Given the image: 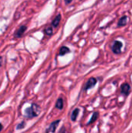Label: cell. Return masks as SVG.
<instances>
[{
    "label": "cell",
    "mask_w": 132,
    "mask_h": 133,
    "mask_svg": "<svg viewBox=\"0 0 132 133\" xmlns=\"http://www.w3.org/2000/svg\"><path fill=\"white\" fill-rule=\"evenodd\" d=\"M79 113V109H78V108H76V109H75V110L73 111V112H72V117H71L72 121L75 122V121L77 119V117H78Z\"/></svg>",
    "instance_id": "cell-9"
},
{
    "label": "cell",
    "mask_w": 132,
    "mask_h": 133,
    "mask_svg": "<svg viewBox=\"0 0 132 133\" xmlns=\"http://www.w3.org/2000/svg\"><path fill=\"white\" fill-rule=\"evenodd\" d=\"M59 122H60V120H56L55 122H52V123L51 124V125L49 126V128L47 129V131H46V132L45 133H48L49 132H54L55 130H56L57 126H58V124H59Z\"/></svg>",
    "instance_id": "cell-5"
},
{
    "label": "cell",
    "mask_w": 132,
    "mask_h": 133,
    "mask_svg": "<svg viewBox=\"0 0 132 133\" xmlns=\"http://www.w3.org/2000/svg\"><path fill=\"white\" fill-rule=\"evenodd\" d=\"M127 22H128V16H123L121 18H120L118 23H117V26L120 27V26H124L127 24Z\"/></svg>",
    "instance_id": "cell-6"
},
{
    "label": "cell",
    "mask_w": 132,
    "mask_h": 133,
    "mask_svg": "<svg viewBox=\"0 0 132 133\" xmlns=\"http://www.w3.org/2000/svg\"><path fill=\"white\" fill-rule=\"evenodd\" d=\"M44 33L46 35H48V36H51L53 33V30H52V27L49 26V27H47L45 30H44Z\"/></svg>",
    "instance_id": "cell-13"
},
{
    "label": "cell",
    "mask_w": 132,
    "mask_h": 133,
    "mask_svg": "<svg viewBox=\"0 0 132 133\" xmlns=\"http://www.w3.org/2000/svg\"><path fill=\"white\" fill-rule=\"evenodd\" d=\"M123 44L121 41H116L114 42L113 45H112V51L114 54H121V48H122Z\"/></svg>",
    "instance_id": "cell-2"
},
{
    "label": "cell",
    "mask_w": 132,
    "mask_h": 133,
    "mask_svg": "<svg viewBox=\"0 0 132 133\" xmlns=\"http://www.w3.org/2000/svg\"><path fill=\"white\" fill-rule=\"evenodd\" d=\"M61 15L60 14H58L56 17H55V19L53 20V22H52V25L54 26H57L58 24H59V23H60V21H61Z\"/></svg>",
    "instance_id": "cell-10"
},
{
    "label": "cell",
    "mask_w": 132,
    "mask_h": 133,
    "mask_svg": "<svg viewBox=\"0 0 132 133\" xmlns=\"http://www.w3.org/2000/svg\"><path fill=\"white\" fill-rule=\"evenodd\" d=\"M26 118H33L37 117L40 113V108L36 104H33L30 107L26 109L25 111Z\"/></svg>",
    "instance_id": "cell-1"
},
{
    "label": "cell",
    "mask_w": 132,
    "mask_h": 133,
    "mask_svg": "<svg viewBox=\"0 0 132 133\" xmlns=\"http://www.w3.org/2000/svg\"><path fill=\"white\" fill-rule=\"evenodd\" d=\"M65 1L66 4H69V3H71L72 2V0H65Z\"/></svg>",
    "instance_id": "cell-15"
},
{
    "label": "cell",
    "mask_w": 132,
    "mask_h": 133,
    "mask_svg": "<svg viewBox=\"0 0 132 133\" xmlns=\"http://www.w3.org/2000/svg\"><path fill=\"white\" fill-rule=\"evenodd\" d=\"M2 58L0 57V66L2 65Z\"/></svg>",
    "instance_id": "cell-16"
},
{
    "label": "cell",
    "mask_w": 132,
    "mask_h": 133,
    "mask_svg": "<svg viewBox=\"0 0 132 133\" xmlns=\"http://www.w3.org/2000/svg\"><path fill=\"white\" fill-rule=\"evenodd\" d=\"M97 118H98V112H95V113H93V116H92V118H91L90 121L87 123V125H90V124L93 123V122L97 119Z\"/></svg>",
    "instance_id": "cell-12"
},
{
    "label": "cell",
    "mask_w": 132,
    "mask_h": 133,
    "mask_svg": "<svg viewBox=\"0 0 132 133\" xmlns=\"http://www.w3.org/2000/svg\"><path fill=\"white\" fill-rule=\"evenodd\" d=\"M121 93L125 96H128L131 93V87L127 83L122 84V86L121 87Z\"/></svg>",
    "instance_id": "cell-3"
},
{
    "label": "cell",
    "mask_w": 132,
    "mask_h": 133,
    "mask_svg": "<svg viewBox=\"0 0 132 133\" xmlns=\"http://www.w3.org/2000/svg\"><path fill=\"white\" fill-rule=\"evenodd\" d=\"M96 81H97V80H96V78H93V77L90 78V79L87 81V83H86V84L85 90H89V89H90V88L93 87L96 85Z\"/></svg>",
    "instance_id": "cell-4"
},
{
    "label": "cell",
    "mask_w": 132,
    "mask_h": 133,
    "mask_svg": "<svg viewBox=\"0 0 132 133\" xmlns=\"http://www.w3.org/2000/svg\"><path fill=\"white\" fill-rule=\"evenodd\" d=\"M24 125H25V122H23L20 125H19L18 126H17V129H23L24 128Z\"/></svg>",
    "instance_id": "cell-14"
},
{
    "label": "cell",
    "mask_w": 132,
    "mask_h": 133,
    "mask_svg": "<svg viewBox=\"0 0 132 133\" xmlns=\"http://www.w3.org/2000/svg\"><path fill=\"white\" fill-rule=\"evenodd\" d=\"M26 26H21L19 28V30L16 31V34H15L16 37H20L24 34V32L26 31Z\"/></svg>",
    "instance_id": "cell-7"
},
{
    "label": "cell",
    "mask_w": 132,
    "mask_h": 133,
    "mask_svg": "<svg viewBox=\"0 0 132 133\" xmlns=\"http://www.w3.org/2000/svg\"><path fill=\"white\" fill-rule=\"evenodd\" d=\"M2 125L0 123V132L2 131Z\"/></svg>",
    "instance_id": "cell-17"
},
{
    "label": "cell",
    "mask_w": 132,
    "mask_h": 133,
    "mask_svg": "<svg viewBox=\"0 0 132 133\" xmlns=\"http://www.w3.org/2000/svg\"><path fill=\"white\" fill-rule=\"evenodd\" d=\"M68 52H70L69 48H67V47H65V46H63V47H61V49H60L59 55L62 56V55H66V54H67V53H68Z\"/></svg>",
    "instance_id": "cell-8"
},
{
    "label": "cell",
    "mask_w": 132,
    "mask_h": 133,
    "mask_svg": "<svg viewBox=\"0 0 132 133\" xmlns=\"http://www.w3.org/2000/svg\"><path fill=\"white\" fill-rule=\"evenodd\" d=\"M63 105H64V104H63V100L61 99V98H59L58 101H57V102H56V108H58V109H60V110H61L62 108H63Z\"/></svg>",
    "instance_id": "cell-11"
}]
</instances>
